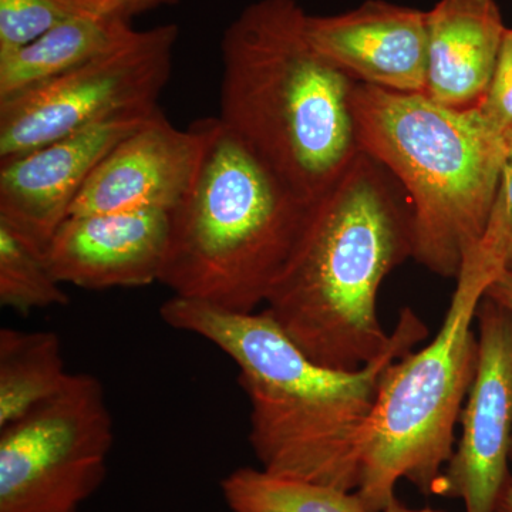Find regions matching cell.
<instances>
[{"label": "cell", "instance_id": "cell-1", "mask_svg": "<svg viewBox=\"0 0 512 512\" xmlns=\"http://www.w3.org/2000/svg\"><path fill=\"white\" fill-rule=\"evenodd\" d=\"M160 315L238 366L251 406L249 444L262 470L345 491L359 485L360 440L384 372L429 335L417 313L403 308L386 352L345 372L313 362L265 311L231 312L173 296Z\"/></svg>", "mask_w": 512, "mask_h": 512}, {"label": "cell", "instance_id": "cell-2", "mask_svg": "<svg viewBox=\"0 0 512 512\" xmlns=\"http://www.w3.org/2000/svg\"><path fill=\"white\" fill-rule=\"evenodd\" d=\"M409 198L383 165L356 154L309 205L264 311L313 362L362 369L392 342L377 315L384 278L413 258Z\"/></svg>", "mask_w": 512, "mask_h": 512}, {"label": "cell", "instance_id": "cell-3", "mask_svg": "<svg viewBox=\"0 0 512 512\" xmlns=\"http://www.w3.org/2000/svg\"><path fill=\"white\" fill-rule=\"evenodd\" d=\"M296 0H256L221 40L220 116L303 200L359 153L353 82L312 45Z\"/></svg>", "mask_w": 512, "mask_h": 512}, {"label": "cell", "instance_id": "cell-4", "mask_svg": "<svg viewBox=\"0 0 512 512\" xmlns=\"http://www.w3.org/2000/svg\"><path fill=\"white\" fill-rule=\"evenodd\" d=\"M359 150L402 185L413 214V259L457 279L493 215L510 147L473 109H451L424 93L356 83Z\"/></svg>", "mask_w": 512, "mask_h": 512}, {"label": "cell", "instance_id": "cell-5", "mask_svg": "<svg viewBox=\"0 0 512 512\" xmlns=\"http://www.w3.org/2000/svg\"><path fill=\"white\" fill-rule=\"evenodd\" d=\"M309 205L218 117L208 119L200 171L171 211L160 284L178 298L255 312L284 271Z\"/></svg>", "mask_w": 512, "mask_h": 512}, {"label": "cell", "instance_id": "cell-6", "mask_svg": "<svg viewBox=\"0 0 512 512\" xmlns=\"http://www.w3.org/2000/svg\"><path fill=\"white\" fill-rule=\"evenodd\" d=\"M504 271V227L494 210L484 238L464 259L436 338L397 359L380 380L360 440L355 491L370 511L383 512L392 504L402 480L434 495L456 448V426L476 377L478 305Z\"/></svg>", "mask_w": 512, "mask_h": 512}, {"label": "cell", "instance_id": "cell-7", "mask_svg": "<svg viewBox=\"0 0 512 512\" xmlns=\"http://www.w3.org/2000/svg\"><path fill=\"white\" fill-rule=\"evenodd\" d=\"M113 441L103 384L70 373L59 393L0 427V512H76L103 483Z\"/></svg>", "mask_w": 512, "mask_h": 512}, {"label": "cell", "instance_id": "cell-8", "mask_svg": "<svg viewBox=\"0 0 512 512\" xmlns=\"http://www.w3.org/2000/svg\"><path fill=\"white\" fill-rule=\"evenodd\" d=\"M178 35L177 25L134 30L104 55L0 101V161L121 114L156 109Z\"/></svg>", "mask_w": 512, "mask_h": 512}, {"label": "cell", "instance_id": "cell-9", "mask_svg": "<svg viewBox=\"0 0 512 512\" xmlns=\"http://www.w3.org/2000/svg\"><path fill=\"white\" fill-rule=\"evenodd\" d=\"M478 359L461 437L434 495L461 500L466 512H494L511 476L512 313L484 296L476 315Z\"/></svg>", "mask_w": 512, "mask_h": 512}, {"label": "cell", "instance_id": "cell-10", "mask_svg": "<svg viewBox=\"0 0 512 512\" xmlns=\"http://www.w3.org/2000/svg\"><path fill=\"white\" fill-rule=\"evenodd\" d=\"M158 110L121 114L0 161V221L45 254L100 161Z\"/></svg>", "mask_w": 512, "mask_h": 512}, {"label": "cell", "instance_id": "cell-11", "mask_svg": "<svg viewBox=\"0 0 512 512\" xmlns=\"http://www.w3.org/2000/svg\"><path fill=\"white\" fill-rule=\"evenodd\" d=\"M208 141V119L188 130L158 110L120 140L77 195L69 215L161 208L173 211L190 192Z\"/></svg>", "mask_w": 512, "mask_h": 512}, {"label": "cell", "instance_id": "cell-12", "mask_svg": "<svg viewBox=\"0 0 512 512\" xmlns=\"http://www.w3.org/2000/svg\"><path fill=\"white\" fill-rule=\"evenodd\" d=\"M171 211L161 208L69 215L45 251L62 284L104 291L160 282Z\"/></svg>", "mask_w": 512, "mask_h": 512}, {"label": "cell", "instance_id": "cell-13", "mask_svg": "<svg viewBox=\"0 0 512 512\" xmlns=\"http://www.w3.org/2000/svg\"><path fill=\"white\" fill-rule=\"evenodd\" d=\"M312 45L353 82L399 93H426L427 12L366 0L339 15L311 16Z\"/></svg>", "mask_w": 512, "mask_h": 512}, {"label": "cell", "instance_id": "cell-14", "mask_svg": "<svg viewBox=\"0 0 512 512\" xmlns=\"http://www.w3.org/2000/svg\"><path fill=\"white\" fill-rule=\"evenodd\" d=\"M495 0H439L427 12L426 96L451 109H473L490 86L505 33Z\"/></svg>", "mask_w": 512, "mask_h": 512}, {"label": "cell", "instance_id": "cell-15", "mask_svg": "<svg viewBox=\"0 0 512 512\" xmlns=\"http://www.w3.org/2000/svg\"><path fill=\"white\" fill-rule=\"evenodd\" d=\"M127 20L99 10L60 23L29 45L0 55V101L50 82L123 43Z\"/></svg>", "mask_w": 512, "mask_h": 512}, {"label": "cell", "instance_id": "cell-16", "mask_svg": "<svg viewBox=\"0 0 512 512\" xmlns=\"http://www.w3.org/2000/svg\"><path fill=\"white\" fill-rule=\"evenodd\" d=\"M69 377L57 333L0 329V427L55 396Z\"/></svg>", "mask_w": 512, "mask_h": 512}, {"label": "cell", "instance_id": "cell-17", "mask_svg": "<svg viewBox=\"0 0 512 512\" xmlns=\"http://www.w3.org/2000/svg\"><path fill=\"white\" fill-rule=\"evenodd\" d=\"M232 512H372L355 491L241 467L221 481Z\"/></svg>", "mask_w": 512, "mask_h": 512}, {"label": "cell", "instance_id": "cell-18", "mask_svg": "<svg viewBox=\"0 0 512 512\" xmlns=\"http://www.w3.org/2000/svg\"><path fill=\"white\" fill-rule=\"evenodd\" d=\"M62 285L45 254L0 221V305L23 315L64 306L69 296Z\"/></svg>", "mask_w": 512, "mask_h": 512}, {"label": "cell", "instance_id": "cell-19", "mask_svg": "<svg viewBox=\"0 0 512 512\" xmlns=\"http://www.w3.org/2000/svg\"><path fill=\"white\" fill-rule=\"evenodd\" d=\"M100 0H0V55L32 43L60 23L99 10Z\"/></svg>", "mask_w": 512, "mask_h": 512}, {"label": "cell", "instance_id": "cell-20", "mask_svg": "<svg viewBox=\"0 0 512 512\" xmlns=\"http://www.w3.org/2000/svg\"><path fill=\"white\" fill-rule=\"evenodd\" d=\"M477 110L510 143L512 138V29L505 33L493 79Z\"/></svg>", "mask_w": 512, "mask_h": 512}, {"label": "cell", "instance_id": "cell-21", "mask_svg": "<svg viewBox=\"0 0 512 512\" xmlns=\"http://www.w3.org/2000/svg\"><path fill=\"white\" fill-rule=\"evenodd\" d=\"M495 210L503 221L505 235V271L512 272V157L504 168Z\"/></svg>", "mask_w": 512, "mask_h": 512}, {"label": "cell", "instance_id": "cell-22", "mask_svg": "<svg viewBox=\"0 0 512 512\" xmlns=\"http://www.w3.org/2000/svg\"><path fill=\"white\" fill-rule=\"evenodd\" d=\"M177 3L178 0H100L99 12L131 23L134 18L143 13L163 8V6H174Z\"/></svg>", "mask_w": 512, "mask_h": 512}, {"label": "cell", "instance_id": "cell-23", "mask_svg": "<svg viewBox=\"0 0 512 512\" xmlns=\"http://www.w3.org/2000/svg\"><path fill=\"white\" fill-rule=\"evenodd\" d=\"M485 295L512 313V272L504 271L498 276Z\"/></svg>", "mask_w": 512, "mask_h": 512}, {"label": "cell", "instance_id": "cell-24", "mask_svg": "<svg viewBox=\"0 0 512 512\" xmlns=\"http://www.w3.org/2000/svg\"><path fill=\"white\" fill-rule=\"evenodd\" d=\"M494 512H512V474L505 484L503 493L498 498L497 507Z\"/></svg>", "mask_w": 512, "mask_h": 512}, {"label": "cell", "instance_id": "cell-25", "mask_svg": "<svg viewBox=\"0 0 512 512\" xmlns=\"http://www.w3.org/2000/svg\"><path fill=\"white\" fill-rule=\"evenodd\" d=\"M383 512H447L443 510H436V508L424 507L419 508V510H414V508H409L407 505H404L402 501L394 500L392 504L387 505L384 508Z\"/></svg>", "mask_w": 512, "mask_h": 512}, {"label": "cell", "instance_id": "cell-26", "mask_svg": "<svg viewBox=\"0 0 512 512\" xmlns=\"http://www.w3.org/2000/svg\"><path fill=\"white\" fill-rule=\"evenodd\" d=\"M508 147H510V157H512V138L510 140V143H508Z\"/></svg>", "mask_w": 512, "mask_h": 512}, {"label": "cell", "instance_id": "cell-27", "mask_svg": "<svg viewBox=\"0 0 512 512\" xmlns=\"http://www.w3.org/2000/svg\"><path fill=\"white\" fill-rule=\"evenodd\" d=\"M511 461H512V443H511Z\"/></svg>", "mask_w": 512, "mask_h": 512}]
</instances>
